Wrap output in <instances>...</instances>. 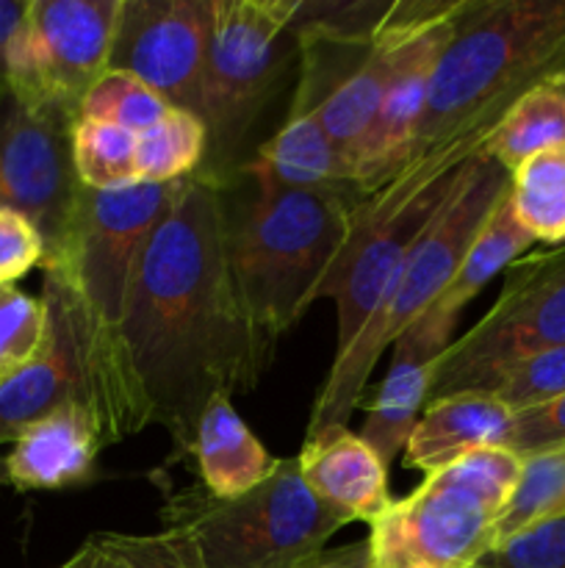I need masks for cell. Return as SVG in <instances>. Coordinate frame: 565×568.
Wrapping results in <instances>:
<instances>
[{
    "label": "cell",
    "instance_id": "6da1fadb",
    "mask_svg": "<svg viewBox=\"0 0 565 568\" xmlns=\"http://www.w3.org/2000/svg\"><path fill=\"white\" fill-rule=\"evenodd\" d=\"M120 342L147 425L164 427L177 455H192L210 399L260 381L271 353L233 277L222 183L186 178L138 261Z\"/></svg>",
    "mask_w": 565,
    "mask_h": 568
},
{
    "label": "cell",
    "instance_id": "7a4b0ae2",
    "mask_svg": "<svg viewBox=\"0 0 565 568\" xmlns=\"http://www.w3.org/2000/svg\"><path fill=\"white\" fill-rule=\"evenodd\" d=\"M565 75V0H465L430 83L413 155L493 131L537 83Z\"/></svg>",
    "mask_w": 565,
    "mask_h": 568
},
{
    "label": "cell",
    "instance_id": "3957f363",
    "mask_svg": "<svg viewBox=\"0 0 565 568\" xmlns=\"http://www.w3.org/2000/svg\"><path fill=\"white\" fill-rule=\"evenodd\" d=\"M253 194L227 209V258L260 342L275 355L282 333L319 300V286L349 233L363 194L355 189H286L244 166Z\"/></svg>",
    "mask_w": 565,
    "mask_h": 568
},
{
    "label": "cell",
    "instance_id": "277c9868",
    "mask_svg": "<svg viewBox=\"0 0 565 568\" xmlns=\"http://www.w3.org/2000/svg\"><path fill=\"white\" fill-rule=\"evenodd\" d=\"M507 192L510 172L485 150H476L460 170L446 203L410 250L382 308L371 316L352 347L332 358L305 433L327 425H347L355 408L363 403L380 355L397 342L404 327L413 325L441 297L474 244L476 233Z\"/></svg>",
    "mask_w": 565,
    "mask_h": 568
},
{
    "label": "cell",
    "instance_id": "5b68a950",
    "mask_svg": "<svg viewBox=\"0 0 565 568\" xmlns=\"http://www.w3.org/2000/svg\"><path fill=\"white\" fill-rule=\"evenodd\" d=\"M491 131H465L413 155L397 175L355 203L341 255L319 286L338 316L336 358L382 308L410 250L446 203L465 161Z\"/></svg>",
    "mask_w": 565,
    "mask_h": 568
},
{
    "label": "cell",
    "instance_id": "8992f818",
    "mask_svg": "<svg viewBox=\"0 0 565 568\" xmlns=\"http://www.w3.org/2000/svg\"><path fill=\"white\" fill-rule=\"evenodd\" d=\"M524 458L485 447L424 475L369 525L371 568H474L499 544Z\"/></svg>",
    "mask_w": 565,
    "mask_h": 568
},
{
    "label": "cell",
    "instance_id": "52a82bcc",
    "mask_svg": "<svg viewBox=\"0 0 565 568\" xmlns=\"http://www.w3.org/2000/svg\"><path fill=\"white\" fill-rule=\"evenodd\" d=\"M161 521L192 544L203 568H299L347 527L305 486L297 458L238 499H216L203 486L166 491Z\"/></svg>",
    "mask_w": 565,
    "mask_h": 568
},
{
    "label": "cell",
    "instance_id": "ba28073f",
    "mask_svg": "<svg viewBox=\"0 0 565 568\" xmlns=\"http://www.w3.org/2000/svg\"><path fill=\"white\" fill-rule=\"evenodd\" d=\"M42 303L48 336L31 364L0 377V444L66 403L94 416L103 447L125 442L147 427L142 403L125 377L100 355L83 305L59 270H44Z\"/></svg>",
    "mask_w": 565,
    "mask_h": 568
},
{
    "label": "cell",
    "instance_id": "9c48e42d",
    "mask_svg": "<svg viewBox=\"0 0 565 568\" xmlns=\"http://www.w3.org/2000/svg\"><path fill=\"white\" fill-rule=\"evenodd\" d=\"M183 183L186 181L133 183L109 192L83 186L75 225L64 250L42 264V270H59L66 277L81 300L100 355L116 375L125 377L133 394L136 386L120 342L127 292L150 236L170 214Z\"/></svg>",
    "mask_w": 565,
    "mask_h": 568
},
{
    "label": "cell",
    "instance_id": "30bf717a",
    "mask_svg": "<svg viewBox=\"0 0 565 568\" xmlns=\"http://www.w3.org/2000/svg\"><path fill=\"white\" fill-rule=\"evenodd\" d=\"M294 11L297 0H216L197 111L208 153L197 175L225 183L286 72Z\"/></svg>",
    "mask_w": 565,
    "mask_h": 568
},
{
    "label": "cell",
    "instance_id": "8fae6325",
    "mask_svg": "<svg viewBox=\"0 0 565 568\" xmlns=\"http://www.w3.org/2000/svg\"><path fill=\"white\" fill-rule=\"evenodd\" d=\"M563 344L565 244H559L510 266L496 303L438 361L430 399L476 392L515 361Z\"/></svg>",
    "mask_w": 565,
    "mask_h": 568
},
{
    "label": "cell",
    "instance_id": "7c38bea8",
    "mask_svg": "<svg viewBox=\"0 0 565 568\" xmlns=\"http://www.w3.org/2000/svg\"><path fill=\"white\" fill-rule=\"evenodd\" d=\"M122 0H28L6 53V83L31 109L78 120L109 70Z\"/></svg>",
    "mask_w": 565,
    "mask_h": 568
},
{
    "label": "cell",
    "instance_id": "4fadbf2b",
    "mask_svg": "<svg viewBox=\"0 0 565 568\" xmlns=\"http://www.w3.org/2000/svg\"><path fill=\"white\" fill-rule=\"evenodd\" d=\"M72 125V116L31 109L0 87V209L17 211L37 225L44 261L64 250L81 205Z\"/></svg>",
    "mask_w": 565,
    "mask_h": 568
},
{
    "label": "cell",
    "instance_id": "5bb4252c",
    "mask_svg": "<svg viewBox=\"0 0 565 568\" xmlns=\"http://www.w3.org/2000/svg\"><path fill=\"white\" fill-rule=\"evenodd\" d=\"M216 0H122L109 70H125L172 109L197 114Z\"/></svg>",
    "mask_w": 565,
    "mask_h": 568
},
{
    "label": "cell",
    "instance_id": "9a60e30c",
    "mask_svg": "<svg viewBox=\"0 0 565 568\" xmlns=\"http://www.w3.org/2000/svg\"><path fill=\"white\" fill-rule=\"evenodd\" d=\"M463 3L465 0H458L452 14L441 17L404 42L380 109L352 159V183L358 194H371L380 189L413 159L415 136L430 100L432 75L452 39Z\"/></svg>",
    "mask_w": 565,
    "mask_h": 568
},
{
    "label": "cell",
    "instance_id": "2e32d148",
    "mask_svg": "<svg viewBox=\"0 0 565 568\" xmlns=\"http://www.w3.org/2000/svg\"><path fill=\"white\" fill-rule=\"evenodd\" d=\"M458 322L460 316L443 314L438 305H430L391 344V366L366 403V422L360 430V438L380 455L386 466H391L402 453L421 410L430 403L438 361L454 342Z\"/></svg>",
    "mask_w": 565,
    "mask_h": 568
},
{
    "label": "cell",
    "instance_id": "e0dca14e",
    "mask_svg": "<svg viewBox=\"0 0 565 568\" xmlns=\"http://www.w3.org/2000/svg\"><path fill=\"white\" fill-rule=\"evenodd\" d=\"M103 447L94 416L83 405L66 403L50 410L11 442L0 460V483L17 491H61L86 486Z\"/></svg>",
    "mask_w": 565,
    "mask_h": 568
},
{
    "label": "cell",
    "instance_id": "ac0fdd59",
    "mask_svg": "<svg viewBox=\"0 0 565 568\" xmlns=\"http://www.w3.org/2000/svg\"><path fill=\"white\" fill-rule=\"evenodd\" d=\"M297 466L314 497L347 525H371L391 505L388 466L360 433H352L347 425L305 433Z\"/></svg>",
    "mask_w": 565,
    "mask_h": 568
},
{
    "label": "cell",
    "instance_id": "d6986e66",
    "mask_svg": "<svg viewBox=\"0 0 565 568\" xmlns=\"http://www.w3.org/2000/svg\"><path fill=\"white\" fill-rule=\"evenodd\" d=\"M513 410L487 392H458L427 403L404 444V466L424 475L452 466L463 455L504 447L513 430Z\"/></svg>",
    "mask_w": 565,
    "mask_h": 568
},
{
    "label": "cell",
    "instance_id": "ffe728a7",
    "mask_svg": "<svg viewBox=\"0 0 565 568\" xmlns=\"http://www.w3.org/2000/svg\"><path fill=\"white\" fill-rule=\"evenodd\" d=\"M230 399L214 397L205 405L192 447L199 483L216 499H238L255 491L280 466V458L255 438Z\"/></svg>",
    "mask_w": 565,
    "mask_h": 568
},
{
    "label": "cell",
    "instance_id": "44dd1931",
    "mask_svg": "<svg viewBox=\"0 0 565 568\" xmlns=\"http://www.w3.org/2000/svg\"><path fill=\"white\" fill-rule=\"evenodd\" d=\"M247 166L286 189H355L352 170L314 109H291Z\"/></svg>",
    "mask_w": 565,
    "mask_h": 568
},
{
    "label": "cell",
    "instance_id": "7402d4cb",
    "mask_svg": "<svg viewBox=\"0 0 565 568\" xmlns=\"http://www.w3.org/2000/svg\"><path fill=\"white\" fill-rule=\"evenodd\" d=\"M565 144V75L521 94L487 133L485 150L507 172L535 153Z\"/></svg>",
    "mask_w": 565,
    "mask_h": 568
},
{
    "label": "cell",
    "instance_id": "603a6c76",
    "mask_svg": "<svg viewBox=\"0 0 565 568\" xmlns=\"http://www.w3.org/2000/svg\"><path fill=\"white\" fill-rule=\"evenodd\" d=\"M535 244V239L524 231V225L515 216L513 203H510V192L504 194L502 203L493 209L482 231L476 233L474 244L465 253L463 264L454 272L449 286L443 288L441 297L432 305L443 311V314L460 316L465 305L499 275V272L510 270L518 258H524L526 250Z\"/></svg>",
    "mask_w": 565,
    "mask_h": 568
},
{
    "label": "cell",
    "instance_id": "cb8c5ba5",
    "mask_svg": "<svg viewBox=\"0 0 565 568\" xmlns=\"http://www.w3.org/2000/svg\"><path fill=\"white\" fill-rule=\"evenodd\" d=\"M510 203L535 242L565 244V144L541 150L510 172Z\"/></svg>",
    "mask_w": 565,
    "mask_h": 568
},
{
    "label": "cell",
    "instance_id": "d4e9b609",
    "mask_svg": "<svg viewBox=\"0 0 565 568\" xmlns=\"http://www.w3.org/2000/svg\"><path fill=\"white\" fill-rule=\"evenodd\" d=\"M208 153V131L197 114L170 109L155 125L138 133V183H175L197 175Z\"/></svg>",
    "mask_w": 565,
    "mask_h": 568
},
{
    "label": "cell",
    "instance_id": "484cf974",
    "mask_svg": "<svg viewBox=\"0 0 565 568\" xmlns=\"http://www.w3.org/2000/svg\"><path fill=\"white\" fill-rule=\"evenodd\" d=\"M55 568H203L192 544L177 530L133 536V532H94L72 558Z\"/></svg>",
    "mask_w": 565,
    "mask_h": 568
},
{
    "label": "cell",
    "instance_id": "4316f807",
    "mask_svg": "<svg viewBox=\"0 0 565 568\" xmlns=\"http://www.w3.org/2000/svg\"><path fill=\"white\" fill-rule=\"evenodd\" d=\"M138 133L94 120L72 125V161L78 181L94 192L125 189L138 183L136 175Z\"/></svg>",
    "mask_w": 565,
    "mask_h": 568
},
{
    "label": "cell",
    "instance_id": "83f0119b",
    "mask_svg": "<svg viewBox=\"0 0 565 568\" xmlns=\"http://www.w3.org/2000/svg\"><path fill=\"white\" fill-rule=\"evenodd\" d=\"M565 516V444L524 458L518 488L499 525V544L510 536Z\"/></svg>",
    "mask_w": 565,
    "mask_h": 568
},
{
    "label": "cell",
    "instance_id": "f1b7e54d",
    "mask_svg": "<svg viewBox=\"0 0 565 568\" xmlns=\"http://www.w3.org/2000/svg\"><path fill=\"white\" fill-rule=\"evenodd\" d=\"M172 105L158 92L125 70H105L83 98L78 120L105 122L142 133L161 120Z\"/></svg>",
    "mask_w": 565,
    "mask_h": 568
},
{
    "label": "cell",
    "instance_id": "f546056e",
    "mask_svg": "<svg viewBox=\"0 0 565 568\" xmlns=\"http://www.w3.org/2000/svg\"><path fill=\"white\" fill-rule=\"evenodd\" d=\"M476 392H487L499 403L507 405L513 414L552 403L559 394H565V344L515 361Z\"/></svg>",
    "mask_w": 565,
    "mask_h": 568
},
{
    "label": "cell",
    "instance_id": "4dcf8cb0",
    "mask_svg": "<svg viewBox=\"0 0 565 568\" xmlns=\"http://www.w3.org/2000/svg\"><path fill=\"white\" fill-rule=\"evenodd\" d=\"M48 336L42 297L17 286H0V377L31 364Z\"/></svg>",
    "mask_w": 565,
    "mask_h": 568
},
{
    "label": "cell",
    "instance_id": "1f68e13d",
    "mask_svg": "<svg viewBox=\"0 0 565 568\" xmlns=\"http://www.w3.org/2000/svg\"><path fill=\"white\" fill-rule=\"evenodd\" d=\"M474 568H565V516L504 538Z\"/></svg>",
    "mask_w": 565,
    "mask_h": 568
},
{
    "label": "cell",
    "instance_id": "d6a6232c",
    "mask_svg": "<svg viewBox=\"0 0 565 568\" xmlns=\"http://www.w3.org/2000/svg\"><path fill=\"white\" fill-rule=\"evenodd\" d=\"M44 264V239L31 220L0 209V286H14L33 266Z\"/></svg>",
    "mask_w": 565,
    "mask_h": 568
},
{
    "label": "cell",
    "instance_id": "836d02e7",
    "mask_svg": "<svg viewBox=\"0 0 565 568\" xmlns=\"http://www.w3.org/2000/svg\"><path fill=\"white\" fill-rule=\"evenodd\" d=\"M557 444H565V394H559L552 403L518 410L513 416V430H510L504 447L526 458V455L557 447Z\"/></svg>",
    "mask_w": 565,
    "mask_h": 568
},
{
    "label": "cell",
    "instance_id": "e575fe53",
    "mask_svg": "<svg viewBox=\"0 0 565 568\" xmlns=\"http://www.w3.org/2000/svg\"><path fill=\"white\" fill-rule=\"evenodd\" d=\"M299 568H371L369 544L363 538V541L347 544V547L321 549L319 555L308 558Z\"/></svg>",
    "mask_w": 565,
    "mask_h": 568
},
{
    "label": "cell",
    "instance_id": "d590c367",
    "mask_svg": "<svg viewBox=\"0 0 565 568\" xmlns=\"http://www.w3.org/2000/svg\"><path fill=\"white\" fill-rule=\"evenodd\" d=\"M28 0H0V87L6 83V53L25 17Z\"/></svg>",
    "mask_w": 565,
    "mask_h": 568
}]
</instances>
